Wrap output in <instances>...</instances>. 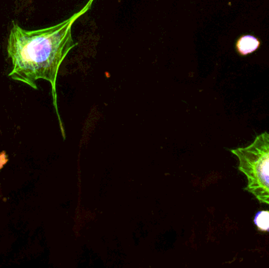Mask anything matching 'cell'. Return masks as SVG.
<instances>
[{
  "label": "cell",
  "instance_id": "6da1fadb",
  "mask_svg": "<svg viewBox=\"0 0 269 268\" xmlns=\"http://www.w3.org/2000/svg\"><path fill=\"white\" fill-rule=\"evenodd\" d=\"M94 1L88 0L79 12L48 28L27 31L14 24L7 45L13 64L9 76L35 88V82L43 79L56 90L59 69L69 52L76 46L72 37L73 24L92 8Z\"/></svg>",
  "mask_w": 269,
  "mask_h": 268
},
{
  "label": "cell",
  "instance_id": "7a4b0ae2",
  "mask_svg": "<svg viewBox=\"0 0 269 268\" xmlns=\"http://www.w3.org/2000/svg\"><path fill=\"white\" fill-rule=\"evenodd\" d=\"M230 151L238 159V171L247 178L245 190L269 205V132L257 135L247 146Z\"/></svg>",
  "mask_w": 269,
  "mask_h": 268
},
{
  "label": "cell",
  "instance_id": "3957f363",
  "mask_svg": "<svg viewBox=\"0 0 269 268\" xmlns=\"http://www.w3.org/2000/svg\"><path fill=\"white\" fill-rule=\"evenodd\" d=\"M261 46V41L252 35H244L237 40L235 48L237 52L241 56H247L252 54L258 50Z\"/></svg>",
  "mask_w": 269,
  "mask_h": 268
},
{
  "label": "cell",
  "instance_id": "277c9868",
  "mask_svg": "<svg viewBox=\"0 0 269 268\" xmlns=\"http://www.w3.org/2000/svg\"><path fill=\"white\" fill-rule=\"evenodd\" d=\"M254 224L261 231H269V211H259L254 217Z\"/></svg>",
  "mask_w": 269,
  "mask_h": 268
},
{
  "label": "cell",
  "instance_id": "5b68a950",
  "mask_svg": "<svg viewBox=\"0 0 269 268\" xmlns=\"http://www.w3.org/2000/svg\"><path fill=\"white\" fill-rule=\"evenodd\" d=\"M7 162V155L5 152L0 153V169L4 167V164Z\"/></svg>",
  "mask_w": 269,
  "mask_h": 268
}]
</instances>
